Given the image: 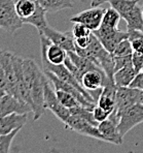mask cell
<instances>
[{"label":"cell","instance_id":"8992f818","mask_svg":"<svg viewBox=\"0 0 143 153\" xmlns=\"http://www.w3.org/2000/svg\"><path fill=\"white\" fill-rule=\"evenodd\" d=\"M137 103L143 105V90L131 87H117L115 108L113 110L120 118V113Z\"/></svg>","mask_w":143,"mask_h":153},{"label":"cell","instance_id":"e575fe53","mask_svg":"<svg viewBox=\"0 0 143 153\" xmlns=\"http://www.w3.org/2000/svg\"><path fill=\"white\" fill-rule=\"evenodd\" d=\"M5 94H6V92L4 91V90L2 89V88H0V100H1V98L3 97V96L5 95Z\"/></svg>","mask_w":143,"mask_h":153},{"label":"cell","instance_id":"9a60e30c","mask_svg":"<svg viewBox=\"0 0 143 153\" xmlns=\"http://www.w3.org/2000/svg\"><path fill=\"white\" fill-rule=\"evenodd\" d=\"M39 35L41 42V57L52 64H64L68 53L61 47L51 42L44 35Z\"/></svg>","mask_w":143,"mask_h":153},{"label":"cell","instance_id":"4dcf8cb0","mask_svg":"<svg viewBox=\"0 0 143 153\" xmlns=\"http://www.w3.org/2000/svg\"><path fill=\"white\" fill-rule=\"evenodd\" d=\"M129 87L143 90V71H140V73L137 74V76H135V79H134L133 82L131 83Z\"/></svg>","mask_w":143,"mask_h":153},{"label":"cell","instance_id":"836d02e7","mask_svg":"<svg viewBox=\"0 0 143 153\" xmlns=\"http://www.w3.org/2000/svg\"><path fill=\"white\" fill-rule=\"evenodd\" d=\"M105 2H108V0H92L91 2V7H98L101 4L105 3Z\"/></svg>","mask_w":143,"mask_h":153},{"label":"cell","instance_id":"f546056e","mask_svg":"<svg viewBox=\"0 0 143 153\" xmlns=\"http://www.w3.org/2000/svg\"><path fill=\"white\" fill-rule=\"evenodd\" d=\"M93 114H94V118H95V120L97 121L98 123L106 120V119L108 118V116H109V114L107 113L106 111H104L102 108L98 107L97 105H96V107L94 108Z\"/></svg>","mask_w":143,"mask_h":153},{"label":"cell","instance_id":"7402d4cb","mask_svg":"<svg viewBox=\"0 0 143 153\" xmlns=\"http://www.w3.org/2000/svg\"><path fill=\"white\" fill-rule=\"evenodd\" d=\"M120 19H122V17L120 13L113 7H110L105 10L101 26L105 27V28H117Z\"/></svg>","mask_w":143,"mask_h":153},{"label":"cell","instance_id":"ac0fdd59","mask_svg":"<svg viewBox=\"0 0 143 153\" xmlns=\"http://www.w3.org/2000/svg\"><path fill=\"white\" fill-rule=\"evenodd\" d=\"M28 120V114L13 113L0 117V134H10L13 130L22 129Z\"/></svg>","mask_w":143,"mask_h":153},{"label":"cell","instance_id":"44dd1931","mask_svg":"<svg viewBox=\"0 0 143 153\" xmlns=\"http://www.w3.org/2000/svg\"><path fill=\"white\" fill-rule=\"evenodd\" d=\"M38 2L46 13H57L73 7L71 0H38Z\"/></svg>","mask_w":143,"mask_h":153},{"label":"cell","instance_id":"f1b7e54d","mask_svg":"<svg viewBox=\"0 0 143 153\" xmlns=\"http://www.w3.org/2000/svg\"><path fill=\"white\" fill-rule=\"evenodd\" d=\"M132 65L138 71H142L143 69V54L138 53V52H133L132 53Z\"/></svg>","mask_w":143,"mask_h":153},{"label":"cell","instance_id":"30bf717a","mask_svg":"<svg viewBox=\"0 0 143 153\" xmlns=\"http://www.w3.org/2000/svg\"><path fill=\"white\" fill-rule=\"evenodd\" d=\"M12 56L13 54L10 53V52L0 50V62H1L2 67H3L6 80V93L21 100L19 90H18L17 76H15V66H13Z\"/></svg>","mask_w":143,"mask_h":153},{"label":"cell","instance_id":"484cf974","mask_svg":"<svg viewBox=\"0 0 143 153\" xmlns=\"http://www.w3.org/2000/svg\"><path fill=\"white\" fill-rule=\"evenodd\" d=\"M132 53H133V49H132L131 42H130V40L127 38V39H124L122 42H120L111 54H112V56H114V57H120V56L132 55Z\"/></svg>","mask_w":143,"mask_h":153},{"label":"cell","instance_id":"d590c367","mask_svg":"<svg viewBox=\"0 0 143 153\" xmlns=\"http://www.w3.org/2000/svg\"><path fill=\"white\" fill-rule=\"evenodd\" d=\"M142 71H143V69H142Z\"/></svg>","mask_w":143,"mask_h":153},{"label":"cell","instance_id":"d6a6232c","mask_svg":"<svg viewBox=\"0 0 143 153\" xmlns=\"http://www.w3.org/2000/svg\"><path fill=\"white\" fill-rule=\"evenodd\" d=\"M0 88H2L6 92V80H5V75H4V71L1 65V62H0Z\"/></svg>","mask_w":143,"mask_h":153},{"label":"cell","instance_id":"3957f363","mask_svg":"<svg viewBox=\"0 0 143 153\" xmlns=\"http://www.w3.org/2000/svg\"><path fill=\"white\" fill-rule=\"evenodd\" d=\"M15 10L24 24L34 26L41 34L45 27L48 26L46 21V10L39 4L38 0H15Z\"/></svg>","mask_w":143,"mask_h":153},{"label":"cell","instance_id":"9c48e42d","mask_svg":"<svg viewBox=\"0 0 143 153\" xmlns=\"http://www.w3.org/2000/svg\"><path fill=\"white\" fill-rule=\"evenodd\" d=\"M93 33L103 45L104 48L110 53L114 51L120 42L127 39L129 36L128 31L124 32L118 28H105L102 26H100L97 30L93 31Z\"/></svg>","mask_w":143,"mask_h":153},{"label":"cell","instance_id":"d6986e66","mask_svg":"<svg viewBox=\"0 0 143 153\" xmlns=\"http://www.w3.org/2000/svg\"><path fill=\"white\" fill-rule=\"evenodd\" d=\"M99 131L107 139L108 143L114 144V145H122L124 138L120 134L117 124L107 118L106 120L99 122L97 125Z\"/></svg>","mask_w":143,"mask_h":153},{"label":"cell","instance_id":"7a4b0ae2","mask_svg":"<svg viewBox=\"0 0 143 153\" xmlns=\"http://www.w3.org/2000/svg\"><path fill=\"white\" fill-rule=\"evenodd\" d=\"M75 53L82 57L90 58L99 65L106 76L113 80L114 74V60L110 52H108L100 42V40L95 36L93 32L91 33L90 44L86 49H79L75 47Z\"/></svg>","mask_w":143,"mask_h":153},{"label":"cell","instance_id":"4316f807","mask_svg":"<svg viewBox=\"0 0 143 153\" xmlns=\"http://www.w3.org/2000/svg\"><path fill=\"white\" fill-rule=\"evenodd\" d=\"M113 60H114V73L117 71L118 69H122L124 67L132 65V55L120 56V57H114L113 56Z\"/></svg>","mask_w":143,"mask_h":153},{"label":"cell","instance_id":"603a6c76","mask_svg":"<svg viewBox=\"0 0 143 153\" xmlns=\"http://www.w3.org/2000/svg\"><path fill=\"white\" fill-rule=\"evenodd\" d=\"M56 91V95H57V98L59 100V102H61V105H63L64 107L67 108V109H73V108H77L82 105L80 103L79 100L75 97L74 95L68 93V92L62 91V90H55Z\"/></svg>","mask_w":143,"mask_h":153},{"label":"cell","instance_id":"277c9868","mask_svg":"<svg viewBox=\"0 0 143 153\" xmlns=\"http://www.w3.org/2000/svg\"><path fill=\"white\" fill-rule=\"evenodd\" d=\"M108 2L127 22L128 30L143 31V10L138 0H108Z\"/></svg>","mask_w":143,"mask_h":153},{"label":"cell","instance_id":"5bb4252c","mask_svg":"<svg viewBox=\"0 0 143 153\" xmlns=\"http://www.w3.org/2000/svg\"><path fill=\"white\" fill-rule=\"evenodd\" d=\"M41 34L44 35L51 42L64 49L67 53L75 52V38L72 34V31L61 32L48 26L44 28Z\"/></svg>","mask_w":143,"mask_h":153},{"label":"cell","instance_id":"e0dca14e","mask_svg":"<svg viewBox=\"0 0 143 153\" xmlns=\"http://www.w3.org/2000/svg\"><path fill=\"white\" fill-rule=\"evenodd\" d=\"M117 86L114 84L113 80L107 82V84L102 88L101 94L97 100V105L106 111L110 115L115 108V97H117Z\"/></svg>","mask_w":143,"mask_h":153},{"label":"cell","instance_id":"d4e9b609","mask_svg":"<svg viewBox=\"0 0 143 153\" xmlns=\"http://www.w3.org/2000/svg\"><path fill=\"white\" fill-rule=\"evenodd\" d=\"M21 129L13 130L10 134H0V153H10L12 140Z\"/></svg>","mask_w":143,"mask_h":153},{"label":"cell","instance_id":"6da1fadb","mask_svg":"<svg viewBox=\"0 0 143 153\" xmlns=\"http://www.w3.org/2000/svg\"><path fill=\"white\" fill-rule=\"evenodd\" d=\"M23 73L26 86L32 100L33 119L36 121L45 112L44 84L48 81V78L32 59H23Z\"/></svg>","mask_w":143,"mask_h":153},{"label":"cell","instance_id":"8fae6325","mask_svg":"<svg viewBox=\"0 0 143 153\" xmlns=\"http://www.w3.org/2000/svg\"><path fill=\"white\" fill-rule=\"evenodd\" d=\"M44 107L53 112V114L57 117L59 120L65 124L69 117L71 116L70 110L61 105L59 100L56 95L55 89H53L50 85V81H46L44 84Z\"/></svg>","mask_w":143,"mask_h":153},{"label":"cell","instance_id":"5b68a950","mask_svg":"<svg viewBox=\"0 0 143 153\" xmlns=\"http://www.w3.org/2000/svg\"><path fill=\"white\" fill-rule=\"evenodd\" d=\"M23 25V21L15 10V0H0V28L12 34Z\"/></svg>","mask_w":143,"mask_h":153},{"label":"cell","instance_id":"52a82bcc","mask_svg":"<svg viewBox=\"0 0 143 153\" xmlns=\"http://www.w3.org/2000/svg\"><path fill=\"white\" fill-rule=\"evenodd\" d=\"M143 123V105L137 103L120 113L118 121V130L124 138L127 134L135 126Z\"/></svg>","mask_w":143,"mask_h":153},{"label":"cell","instance_id":"1f68e13d","mask_svg":"<svg viewBox=\"0 0 143 153\" xmlns=\"http://www.w3.org/2000/svg\"><path fill=\"white\" fill-rule=\"evenodd\" d=\"M90 39H91V34L89 36L75 38V47L79 49H86L89 46V44H90Z\"/></svg>","mask_w":143,"mask_h":153},{"label":"cell","instance_id":"ffe728a7","mask_svg":"<svg viewBox=\"0 0 143 153\" xmlns=\"http://www.w3.org/2000/svg\"><path fill=\"white\" fill-rule=\"evenodd\" d=\"M137 74L138 71L134 68L133 65L124 67L113 74V82L117 87H129Z\"/></svg>","mask_w":143,"mask_h":153},{"label":"cell","instance_id":"83f0119b","mask_svg":"<svg viewBox=\"0 0 143 153\" xmlns=\"http://www.w3.org/2000/svg\"><path fill=\"white\" fill-rule=\"evenodd\" d=\"M74 24L75 25L72 29V34H73V36H74V38L89 36L92 33V31L87 26L82 25V24H80V23H74Z\"/></svg>","mask_w":143,"mask_h":153},{"label":"cell","instance_id":"7c38bea8","mask_svg":"<svg viewBox=\"0 0 143 153\" xmlns=\"http://www.w3.org/2000/svg\"><path fill=\"white\" fill-rule=\"evenodd\" d=\"M110 80L111 79L106 76L101 67H96L82 74L80 84L89 93L92 94L93 92L101 91L107 82Z\"/></svg>","mask_w":143,"mask_h":153},{"label":"cell","instance_id":"cb8c5ba5","mask_svg":"<svg viewBox=\"0 0 143 153\" xmlns=\"http://www.w3.org/2000/svg\"><path fill=\"white\" fill-rule=\"evenodd\" d=\"M129 36L133 52L143 54V31L142 30H128Z\"/></svg>","mask_w":143,"mask_h":153},{"label":"cell","instance_id":"ba28073f","mask_svg":"<svg viewBox=\"0 0 143 153\" xmlns=\"http://www.w3.org/2000/svg\"><path fill=\"white\" fill-rule=\"evenodd\" d=\"M65 126L68 129L73 130V131L77 132V134H82V136L90 137V138L96 139V140L108 143L107 139L99 131L97 125L92 124L91 122L87 121L86 119L80 118V117L75 116V115H71L69 117V119L65 123Z\"/></svg>","mask_w":143,"mask_h":153},{"label":"cell","instance_id":"4fadbf2b","mask_svg":"<svg viewBox=\"0 0 143 153\" xmlns=\"http://www.w3.org/2000/svg\"><path fill=\"white\" fill-rule=\"evenodd\" d=\"M105 10L101 7H91L89 10H86L84 12L73 16L70 19V22L72 23H80L82 25L87 26L89 29L93 31L97 30L101 26L102 20H103Z\"/></svg>","mask_w":143,"mask_h":153},{"label":"cell","instance_id":"2e32d148","mask_svg":"<svg viewBox=\"0 0 143 153\" xmlns=\"http://www.w3.org/2000/svg\"><path fill=\"white\" fill-rule=\"evenodd\" d=\"M13 113L29 114L33 113V111L32 108L28 103L15 97L13 95L6 93L0 100V117H3Z\"/></svg>","mask_w":143,"mask_h":153}]
</instances>
